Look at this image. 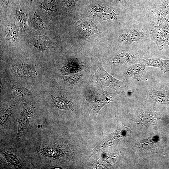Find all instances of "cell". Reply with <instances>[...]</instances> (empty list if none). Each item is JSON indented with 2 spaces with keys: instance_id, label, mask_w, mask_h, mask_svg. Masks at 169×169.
I'll return each mask as SVG.
<instances>
[{
  "instance_id": "cell-13",
  "label": "cell",
  "mask_w": 169,
  "mask_h": 169,
  "mask_svg": "<svg viewBox=\"0 0 169 169\" xmlns=\"http://www.w3.org/2000/svg\"><path fill=\"white\" fill-rule=\"evenodd\" d=\"M4 33V38L10 44L17 42L19 38V32L16 25L14 22H9L6 25Z\"/></svg>"
},
{
  "instance_id": "cell-16",
  "label": "cell",
  "mask_w": 169,
  "mask_h": 169,
  "mask_svg": "<svg viewBox=\"0 0 169 169\" xmlns=\"http://www.w3.org/2000/svg\"><path fill=\"white\" fill-rule=\"evenodd\" d=\"M38 7L48 14L53 16L58 13L56 0H38Z\"/></svg>"
},
{
  "instance_id": "cell-15",
  "label": "cell",
  "mask_w": 169,
  "mask_h": 169,
  "mask_svg": "<svg viewBox=\"0 0 169 169\" xmlns=\"http://www.w3.org/2000/svg\"><path fill=\"white\" fill-rule=\"evenodd\" d=\"M147 66L159 68L164 73L169 71V60L152 58L143 60Z\"/></svg>"
},
{
  "instance_id": "cell-10",
  "label": "cell",
  "mask_w": 169,
  "mask_h": 169,
  "mask_svg": "<svg viewBox=\"0 0 169 169\" xmlns=\"http://www.w3.org/2000/svg\"><path fill=\"white\" fill-rule=\"evenodd\" d=\"M33 107L31 105L24 104L18 122V129L17 136H19L24 132L28 122L33 114Z\"/></svg>"
},
{
  "instance_id": "cell-7",
  "label": "cell",
  "mask_w": 169,
  "mask_h": 169,
  "mask_svg": "<svg viewBox=\"0 0 169 169\" xmlns=\"http://www.w3.org/2000/svg\"><path fill=\"white\" fill-rule=\"evenodd\" d=\"M12 70L15 75L21 78H32L37 74L33 66L23 63L14 64L12 67Z\"/></svg>"
},
{
  "instance_id": "cell-26",
  "label": "cell",
  "mask_w": 169,
  "mask_h": 169,
  "mask_svg": "<svg viewBox=\"0 0 169 169\" xmlns=\"http://www.w3.org/2000/svg\"><path fill=\"white\" fill-rule=\"evenodd\" d=\"M83 74L81 72L67 75L63 77V79L67 83L74 84L78 82L82 78Z\"/></svg>"
},
{
  "instance_id": "cell-23",
  "label": "cell",
  "mask_w": 169,
  "mask_h": 169,
  "mask_svg": "<svg viewBox=\"0 0 169 169\" xmlns=\"http://www.w3.org/2000/svg\"><path fill=\"white\" fill-rule=\"evenodd\" d=\"M158 25L169 45V20L166 18H163L158 22Z\"/></svg>"
},
{
  "instance_id": "cell-4",
  "label": "cell",
  "mask_w": 169,
  "mask_h": 169,
  "mask_svg": "<svg viewBox=\"0 0 169 169\" xmlns=\"http://www.w3.org/2000/svg\"><path fill=\"white\" fill-rule=\"evenodd\" d=\"M129 132L127 127L120 125L118 123L117 128L113 132L104 135L102 140L92 151L91 156L110 146L116 145L123 138L129 134Z\"/></svg>"
},
{
  "instance_id": "cell-18",
  "label": "cell",
  "mask_w": 169,
  "mask_h": 169,
  "mask_svg": "<svg viewBox=\"0 0 169 169\" xmlns=\"http://www.w3.org/2000/svg\"><path fill=\"white\" fill-rule=\"evenodd\" d=\"M76 25L83 32L89 35L96 33L97 31V26L92 22L85 20H79Z\"/></svg>"
},
{
  "instance_id": "cell-19",
  "label": "cell",
  "mask_w": 169,
  "mask_h": 169,
  "mask_svg": "<svg viewBox=\"0 0 169 169\" xmlns=\"http://www.w3.org/2000/svg\"><path fill=\"white\" fill-rule=\"evenodd\" d=\"M29 43L37 50L43 53H47L49 49V42L43 38H34L30 41Z\"/></svg>"
},
{
  "instance_id": "cell-5",
  "label": "cell",
  "mask_w": 169,
  "mask_h": 169,
  "mask_svg": "<svg viewBox=\"0 0 169 169\" xmlns=\"http://www.w3.org/2000/svg\"><path fill=\"white\" fill-rule=\"evenodd\" d=\"M116 93L107 92L101 88L95 87L90 98L91 106L96 114L105 105L113 101Z\"/></svg>"
},
{
  "instance_id": "cell-20",
  "label": "cell",
  "mask_w": 169,
  "mask_h": 169,
  "mask_svg": "<svg viewBox=\"0 0 169 169\" xmlns=\"http://www.w3.org/2000/svg\"><path fill=\"white\" fill-rule=\"evenodd\" d=\"M10 85L13 93L18 96L24 97L31 94L30 90L18 84L13 83Z\"/></svg>"
},
{
  "instance_id": "cell-21",
  "label": "cell",
  "mask_w": 169,
  "mask_h": 169,
  "mask_svg": "<svg viewBox=\"0 0 169 169\" xmlns=\"http://www.w3.org/2000/svg\"><path fill=\"white\" fill-rule=\"evenodd\" d=\"M34 28L38 31H41L45 28V23L44 19L37 12L34 13L32 19Z\"/></svg>"
},
{
  "instance_id": "cell-3",
  "label": "cell",
  "mask_w": 169,
  "mask_h": 169,
  "mask_svg": "<svg viewBox=\"0 0 169 169\" xmlns=\"http://www.w3.org/2000/svg\"><path fill=\"white\" fill-rule=\"evenodd\" d=\"M90 13L92 16L112 24L118 23L122 17L120 8L104 3H94L90 7Z\"/></svg>"
},
{
  "instance_id": "cell-28",
  "label": "cell",
  "mask_w": 169,
  "mask_h": 169,
  "mask_svg": "<svg viewBox=\"0 0 169 169\" xmlns=\"http://www.w3.org/2000/svg\"><path fill=\"white\" fill-rule=\"evenodd\" d=\"M3 152V154L6 160L10 163L18 167H20L19 161L18 158L14 155L10 153Z\"/></svg>"
},
{
  "instance_id": "cell-12",
  "label": "cell",
  "mask_w": 169,
  "mask_h": 169,
  "mask_svg": "<svg viewBox=\"0 0 169 169\" xmlns=\"http://www.w3.org/2000/svg\"><path fill=\"white\" fill-rule=\"evenodd\" d=\"M26 5L19 3L15 7V17L21 29L23 32L27 30L28 28V18L25 10Z\"/></svg>"
},
{
  "instance_id": "cell-22",
  "label": "cell",
  "mask_w": 169,
  "mask_h": 169,
  "mask_svg": "<svg viewBox=\"0 0 169 169\" xmlns=\"http://www.w3.org/2000/svg\"><path fill=\"white\" fill-rule=\"evenodd\" d=\"M115 5L119 6L122 10L125 12L133 10L135 8L130 0H111Z\"/></svg>"
},
{
  "instance_id": "cell-8",
  "label": "cell",
  "mask_w": 169,
  "mask_h": 169,
  "mask_svg": "<svg viewBox=\"0 0 169 169\" xmlns=\"http://www.w3.org/2000/svg\"><path fill=\"white\" fill-rule=\"evenodd\" d=\"M148 28L152 39L157 46L159 51L169 46L159 26L152 23L148 24Z\"/></svg>"
},
{
  "instance_id": "cell-2",
  "label": "cell",
  "mask_w": 169,
  "mask_h": 169,
  "mask_svg": "<svg viewBox=\"0 0 169 169\" xmlns=\"http://www.w3.org/2000/svg\"><path fill=\"white\" fill-rule=\"evenodd\" d=\"M92 69L93 86L108 87L118 92L122 90L123 87V82L109 74L100 63L95 64Z\"/></svg>"
},
{
  "instance_id": "cell-30",
  "label": "cell",
  "mask_w": 169,
  "mask_h": 169,
  "mask_svg": "<svg viewBox=\"0 0 169 169\" xmlns=\"http://www.w3.org/2000/svg\"><path fill=\"white\" fill-rule=\"evenodd\" d=\"M128 93V95H131V93H132V92L129 90V91L127 92Z\"/></svg>"
},
{
  "instance_id": "cell-9",
  "label": "cell",
  "mask_w": 169,
  "mask_h": 169,
  "mask_svg": "<svg viewBox=\"0 0 169 169\" xmlns=\"http://www.w3.org/2000/svg\"><path fill=\"white\" fill-rule=\"evenodd\" d=\"M140 55L131 50L121 51L116 54L112 58V63L120 64L132 63L138 61Z\"/></svg>"
},
{
  "instance_id": "cell-17",
  "label": "cell",
  "mask_w": 169,
  "mask_h": 169,
  "mask_svg": "<svg viewBox=\"0 0 169 169\" xmlns=\"http://www.w3.org/2000/svg\"><path fill=\"white\" fill-rule=\"evenodd\" d=\"M51 98L54 105L59 108L63 109H73L70 100L64 95L61 94L51 95Z\"/></svg>"
},
{
  "instance_id": "cell-29",
  "label": "cell",
  "mask_w": 169,
  "mask_h": 169,
  "mask_svg": "<svg viewBox=\"0 0 169 169\" xmlns=\"http://www.w3.org/2000/svg\"><path fill=\"white\" fill-rule=\"evenodd\" d=\"M23 4L31 7L32 5L35 0H20Z\"/></svg>"
},
{
  "instance_id": "cell-1",
  "label": "cell",
  "mask_w": 169,
  "mask_h": 169,
  "mask_svg": "<svg viewBox=\"0 0 169 169\" xmlns=\"http://www.w3.org/2000/svg\"><path fill=\"white\" fill-rule=\"evenodd\" d=\"M118 40L126 45H136L152 41L148 24L140 22H130L117 34Z\"/></svg>"
},
{
  "instance_id": "cell-6",
  "label": "cell",
  "mask_w": 169,
  "mask_h": 169,
  "mask_svg": "<svg viewBox=\"0 0 169 169\" xmlns=\"http://www.w3.org/2000/svg\"><path fill=\"white\" fill-rule=\"evenodd\" d=\"M149 12L151 23L157 25L169 14V0H151Z\"/></svg>"
},
{
  "instance_id": "cell-27",
  "label": "cell",
  "mask_w": 169,
  "mask_h": 169,
  "mask_svg": "<svg viewBox=\"0 0 169 169\" xmlns=\"http://www.w3.org/2000/svg\"><path fill=\"white\" fill-rule=\"evenodd\" d=\"M12 107L8 106L1 111L0 123L3 124L5 123L12 110Z\"/></svg>"
},
{
  "instance_id": "cell-14",
  "label": "cell",
  "mask_w": 169,
  "mask_h": 169,
  "mask_svg": "<svg viewBox=\"0 0 169 169\" xmlns=\"http://www.w3.org/2000/svg\"><path fill=\"white\" fill-rule=\"evenodd\" d=\"M147 66L145 64H136L131 66L126 72V75L138 81L143 80V74Z\"/></svg>"
},
{
  "instance_id": "cell-24",
  "label": "cell",
  "mask_w": 169,
  "mask_h": 169,
  "mask_svg": "<svg viewBox=\"0 0 169 169\" xmlns=\"http://www.w3.org/2000/svg\"><path fill=\"white\" fill-rule=\"evenodd\" d=\"M154 94L155 97V100L161 104L169 103V91L162 90L156 91Z\"/></svg>"
},
{
  "instance_id": "cell-25",
  "label": "cell",
  "mask_w": 169,
  "mask_h": 169,
  "mask_svg": "<svg viewBox=\"0 0 169 169\" xmlns=\"http://www.w3.org/2000/svg\"><path fill=\"white\" fill-rule=\"evenodd\" d=\"M19 2L20 0H0L1 9L5 11L9 10L15 8Z\"/></svg>"
},
{
  "instance_id": "cell-11",
  "label": "cell",
  "mask_w": 169,
  "mask_h": 169,
  "mask_svg": "<svg viewBox=\"0 0 169 169\" xmlns=\"http://www.w3.org/2000/svg\"><path fill=\"white\" fill-rule=\"evenodd\" d=\"M84 68V65L78 60L70 59L66 62L60 69L64 75H69L81 72Z\"/></svg>"
}]
</instances>
